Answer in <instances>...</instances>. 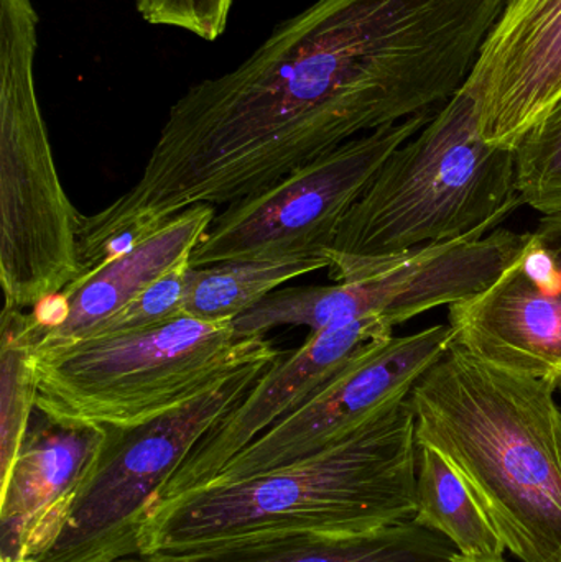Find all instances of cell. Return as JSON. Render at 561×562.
<instances>
[{"label": "cell", "mask_w": 561, "mask_h": 562, "mask_svg": "<svg viewBox=\"0 0 561 562\" xmlns=\"http://www.w3.org/2000/svg\"><path fill=\"white\" fill-rule=\"evenodd\" d=\"M506 0H316L171 105L137 183L79 226L92 267L198 204H231L352 138L444 108Z\"/></svg>", "instance_id": "1"}, {"label": "cell", "mask_w": 561, "mask_h": 562, "mask_svg": "<svg viewBox=\"0 0 561 562\" xmlns=\"http://www.w3.org/2000/svg\"><path fill=\"white\" fill-rule=\"evenodd\" d=\"M418 439L411 400L300 461L191 488L148 510L141 554H175L273 533H359L417 510Z\"/></svg>", "instance_id": "2"}, {"label": "cell", "mask_w": 561, "mask_h": 562, "mask_svg": "<svg viewBox=\"0 0 561 562\" xmlns=\"http://www.w3.org/2000/svg\"><path fill=\"white\" fill-rule=\"evenodd\" d=\"M557 386L453 346L412 390L418 446L440 451L520 562L561 554Z\"/></svg>", "instance_id": "3"}, {"label": "cell", "mask_w": 561, "mask_h": 562, "mask_svg": "<svg viewBox=\"0 0 561 562\" xmlns=\"http://www.w3.org/2000/svg\"><path fill=\"white\" fill-rule=\"evenodd\" d=\"M516 154L484 140L463 88L388 158L326 250L336 281L368 279L425 247L484 237L523 206Z\"/></svg>", "instance_id": "4"}, {"label": "cell", "mask_w": 561, "mask_h": 562, "mask_svg": "<svg viewBox=\"0 0 561 562\" xmlns=\"http://www.w3.org/2000/svg\"><path fill=\"white\" fill-rule=\"evenodd\" d=\"M233 321L181 316L164 326L33 347L36 409L56 419L128 426L154 418L247 363L277 359Z\"/></svg>", "instance_id": "5"}, {"label": "cell", "mask_w": 561, "mask_h": 562, "mask_svg": "<svg viewBox=\"0 0 561 562\" xmlns=\"http://www.w3.org/2000/svg\"><path fill=\"white\" fill-rule=\"evenodd\" d=\"M38 13L0 0V284L23 311L82 277L81 214L56 170L35 86Z\"/></svg>", "instance_id": "6"}, {"label": "cell", "mask_w": 561, "mask_h": 562, "mask_svg": "<svg viewBox=\"0 0 561 562\" xmlns=\"http://www.w3.org/2000/svg\"><path fill=\"white\" fill-rule=\"evenodd\" d=\"M280 357L247 363L154 418L104 426V441L61 531L33 560L119 562L141 554L138 537L158 495L198 442Z\"/></svg>", "instance_id": "7"}, {"label": "cell", "mask_w": 561, "mask_h": 562, "mask_svg": "<svg viewBox=\"0 0 561 562\" xmlns=\"http://www.w3.org/2000/svg\"><path fill=\"white\" fill-rule=\"evenodd\" d=\"M435 114L415 115L352 138L263 190L227 204L191 254L190 267L326 257L343 221L382 165Z\"/></svg>", "instance_id": "8"}, {"label": "cell", "mask_w": 561, "mask_h": 562, "mask_svg": "<svg viewBox=\"0 0 561 562\" xmlns=\"http://www.w3.org/2000/svg\"><path fill=\"white\" fill-rule=\"evenodd\" d=\"M530 239L532 233L496 229L484 237L425 247L368 279L273 291L254 307L250 319L266 334L282 326L318 333L369 317L395 327L486 290L523 256Z\"/></svg>", "instance_id": "9"}, {"label": "cell", "mask_w": 561, "mask_h": 562, "mask_svg": "<svg viewBox=\"0 0 561 562\" xmlns=\"http://www.w3.org/2000/svg\"><path fill=\"white\" fill-rule=\"evenodd\" d=\"M453 346L450 324L371 340L300 408L234 456L210 482L243 481L328 448L407 400L422 376Z\"/></svg>", "instance_id": "10"}, {"label": "cell", "mask_w": 561, "mask_h": 562, "mask_svg": "<svg viewBox=\"0 0 561 562\" xmlns=\"http://www.w3.org/2000/svg\"><path fill=\"white\" fill-rule=\"evenodd\" d=\"M463 89L484 140L516 150L561 98V0H506Z\"/></svg>", "instance_id": "11"}, {"label": "cell", "mask_w": 561, "mask_h": 562, "mask_svg": "<svg viewBox=\"0 0 561 562\" xmlns=\"http://www.w3.org/2000/svg\"><path fill=\"white\" fill-rule=\"evenodd\" d=\"M455 346L490 366L561 385V270L530 240L486 290L451 304Z\"/></svg>", "instance_id": "12"}, {"label": "cell", "mask_w": 561, "mask_h": 562, "mask_svg": "<svg viewBox=\"0 0 561 562\" xmlns=\"http://www.w3.org/2000/svg\"><path fill=\"white\" fill-rule=\"evenodd\" d=\"M392 333L394 327L374 317L310 333L299 349L283 353L198 442L152 507L213 481L234 456L300 408L366 344Z\"/></svg>", "instance_id": "13"}, {"label": "cell", "mask_w": 561, "mask_h": 562, "mask_svg": "<svg viewBox=\"0 0 561 562\" xmlns=\"http://www.w3.org/2000/svg\"><path fill=\"white\" fill-rule=\"evenodd\" d=\"M104 438V426L35 409L19 456L0 482V562L36 558L56 540Z\"/></svg>", "instance_id": "14"}, {"label": "cell", "mask_w": 561, "mask_h": 562, "mask_svg": "<svg viewBox=\"0 0 561 562\" xmlns=\"http://www.w3.org/2000/svg\"><path fill=\"white\" fill-rule=\"evenodd\" d=\"M216 217L211 204H198L148 234L121 256L102 263L63 290L68 317L61 326L32 333L33 347L85 339L99 324L114 316L165 273L190 262L191 254Z\"/></svg>", "instance_id": "15"}, {"label": "cell", "mask_w": 561, "mask_h": 562, "mask_svg": "<svg viewBox=\"0 0 561 562\" xmlns=\"http://www.w3.org/2000/svg\"><path fill=\"white\" fill-rule=\"evenodd\" d=\"M119 562H464L457 548L414 518L359 533H273L175 554Z\"/></svg>", "instance_id": "16"}, {"label": "cell", "mask_w": 561, "mask_h": 562, "mask_svg": "<svg viewBox=\"0 0 561 562\" xmlns=\"http://www.w3.org/2000/svg\"><path fill=\"white\" fill-rule=\"evenodd\" d=\"M414 520L455 544L464 562H507V548L457 469L430 446H418Z\"/></svg>", "instance_id": "17"}, {"label": "cell", "mask_w": 561, "mask_h": 562, "mask_svg": "<svg viewBox=\"0 0 561 562\" xmlns=\"http://www.w3.org/2000/svg\"><path fill=\"white\" fill-rule=\"evenodd\" d=\"M329 269L326 257L236 260L188 270L184 314L203 321H234L280 284Z\"/></svg>", "instance_id": "18"}, {"label": "cell", "mask_w": 561, "mask_h": 562, "mask_svg": "<svg viewBox=\"0 0 561 562\" xmlns=\"http://www.w3.org/2000/svg\"><path fill=\"white\" fill-rule=\"evenodd\" d=\"M29 314L3 307L0 317V482L22 448L36 409L38 382Z\"/></svg>", "instance_id": "19"}, {"label": "cell", "mask_w": 561, "mask_h": 562, "mask_svg": "<svg viewBox=\"0 0 561 562\" xmlns=\"http://www.w3.org/2000/svg\"><path fill=\"white\" fill-rule=\"evenodd\" d=\"M514 154L523 203L543 216L561 214V98L524 135Z\"/></svg>", "instance_id": "20"}, {"label": "cell", "mask_w": 561, "mask_h": 562, "mask_svg": "<svg viewBox=\"0 0 561 562\" xmlns=\"http://www.w3.org/2000/svg\"><path fill=\"white\" fill-rule=\"evenodd\" d=\"M188 270H190V262H184L165 273L131 303L125 304L119 313L99 324L88 337L138 333V330L164 326L178 317L187 316L184 297H187Z\"/></svg>", "instance_id": "21"}, {"label": "cell", "mask_w": 561, "mask_h": 562, "mask_svg": "<svg viewBox=\"0 0 561 562\" xmlns=\"http://www.w3.org/2000/svg\"><path fill=\"white\" fill-rule=\"evenodd\" d=\"M234 0H135L137 12L152 25L187 30L216 42L226 32Z\"/></svg>", "instance_id": "22"}, {"label": "cell", "mask_w": 561, "mask_h": 562, "mask_svg": "<svg viewBox=\"0 0 561 562\" xmlns=\"http://www.w3.org/2000/svg\"><path fill=\"white\" fill-rule=\"evenodd\" d=\"M534 239L540 249L556 262L561 270V214L543 216L539 226L534 231Z\"/></svg>", "instance_id": "23"}, {"label": "cell", "mask_w": 561, "mask_h": 562, "mask_svg": "<svg viewBox=\"0 0 561 562\" xmlns=\"http://www.w3.org/2000/svg\"><path fill=\"white\" fill-rule=\"evenodd\" d=\"M10 562H38V561L33 560V558H20V560H13Z\"/></svg>", "instance_id": "24"}, {"label": "cell", "mask_w": 561, "mask_h": 562, "mask_svg": "<svg viewBox=\"0 0 561 562\" xmlns=\"http://www.w3.org/2000/svg\"><path fill=\"white\" fill-rule=\"evenodd\" d=\"M557 562H561V554H560L559 561H557Z\"/></svg>", "instance_id": "25"}]
</instances>
